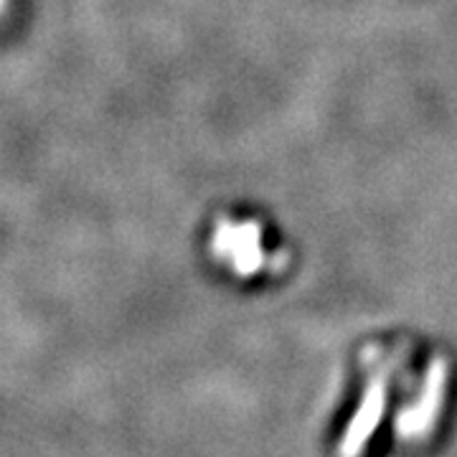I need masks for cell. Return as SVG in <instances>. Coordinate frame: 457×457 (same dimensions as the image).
Segmentation results:
<instances>
[{
    "instance_id": "cell-1",
    "label": "cell",
    "mask_w": 457,
    "mask_h": 457,
    "mask_svg": "<svg viewBox=\"0 0 457 457\" xmlns=\"http://www.w3.org/2000/svg\"><path fill=\"white\" fill-rule=\"evenodd\" d=\"M212 252L242 275H257L267 262V242L278 239L272 221L257 209L234 206L213 221Z\"/></svg>"
},
{
    "instance_id": "cell-2",
    "label": "cell",
    "mask_w": 457,
    "mask_h": 457,
    "mask_svg": "<svg viewBox=\"0 0 457 457\" xmlns=\"http://www.w3.org/2000/svg\"><path fill=\"white\" fill-rule=\"evenodd\" d=\"M384 404H386V392H384V384L378 381L369 389L359 414L353 417V422L348 427V435L343 440V455L353 457L363 447V442L371 437V432H374L381 414H384Z\"/></svg>"
},
{
    "instance_id": "cell-3",
    "label": "cell",
    "mask_w": 457,
    "mask_h": 457,
    "mask_svg": "<svg viewBox=\"0 0 457 457\" xmlns=\"http://www.w3.org/2000/svg\"><path fill=\"white\" fill-rule=\"evenodd\" d=\"M442 381H445V369H442V363H435V366H432V374H429V381H427V396L422 399L420 409H414V420H411V427H409V429H417V425H429V420L435 417V409L440 404Z\"/></svg>"
}]
</instances>
